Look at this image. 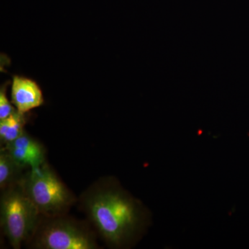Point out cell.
I'll use <instances>...</instances> for the list:
<instances>
[{"label":"cell","mask_w":249,"mask_h":249,"mask_svg":"<svg viewBox=\"0 0 249 249\" xmlns=\"http://www.w3.org/2000/svg\"><path fill=\"white\" fill-rule=\"evenodd\" d=\"M79 207L88 222L111 249L137 245L150 224L148 209L113 177L95 181L80 196Z\"/></svg>","instance_id":"1"},{"label":"cell","mask_w":249,"mask_h":249,"mask_svg":"<svg viewBox=\"0 0 249 249\" xmlns=\"http://www.w3.org/2000/svg\"><path fill=\"white\" fill-rule=\"evenodd\" d=\"M97 237L89 222L78 220L68 214L41 215L26 245L35 249H98Z\"/></svg>","instance_id":"2"},{"label":"cell","mask_w":249,"mask_h":249,"mask_svg":"<svg viewBox=\"0 0 249 249\" xmlns=\"http://www.w3.org/2000/svg\"><path fill=\"white\" fill-rule=\"evenodd\" d=\"M19 184L41 215L53 217L68 214L77 202L76 196L47 161L28 169Z\"/></svg>","instance_id":"3"},{"label":"cell","mask_w":249,"mask_h":249,"mask_svg":"<svg viewBox=\"0 0 249 249\" xmlns=\"http://www.w3.org/2000/svg\"><path fill=\"white\" fill-rule=\"evenodd\" d=\"M41 214L20 185L1 191L0 224L13 249H19L31 238Z\"/></svg>","instance_id":"4"},{"label":"cell","mask_w":249,"mask_h":249,"mask_svg":"<svg viewBox=\"0 0 249 249\" xmlns=\"http://www.w3.org/2000/svg\"><path fill=\"white\" fill-rule=\"evenodd\" d=\"M1 147L7 150L17 163L25 168H36L47 162L44 145L26 131L14 142Z\"/></svg>","instance_id":"5"},{"label":"cell","mask_w":249,"mask_h":249,"mask_svg":"<svg viewBox=\"0 0 249 249\" xmlns=\"http://www.w3.org/2000/svg\"><path fill=\"white\" fill-rule=\"evenodd\" d=\"M11 103L18 111L27 114L44 104L42 89L34 80L14 76L11 84Z\"/></svg>","instance_id":"6"},{"label":"cell","mask_w":249,"mask_h":249,"mask_svg":"<svg viewBox=\"0 0 249 249\" xmlns=\"http://www.w3.org/2000/svg\"><path fill=\"white\" fill-rule=\"evenodd\" d=\"M29 168L19 165L4 147L0 149V189L1 191L20 183Z\"/></svg>","instance_id":"7"},{"label":"cell","mask_w":249,"mask_h":249,"mask_svg":"<svg viewBox=\"0 0 249 249\" xmlns=\"http://www.w3.org/2000/svg\"><path fill=\"white\" fill-rule=\"evenodd\" d=\"M27 124L26 114L16 109L11 115L0 120V142L1 147L14 142L25 132Z\"/></svg>","instance_id":"8"},{"label":"cell","mask_w":249,"mask_h":249,"mask_svg":"<svg viewBox=\"0 0 249 249\" xmlns=\"http://www.w3.org/2000/svg\"><path fill=\"white\" fill-rule=\"evenodd\" d=\"M9 84V82L4 83L0 89V120L9 117L16 110V108L12 106V103L10 102L6 93Z\"/></svg>","instance_id":"9"}]
</instances>
